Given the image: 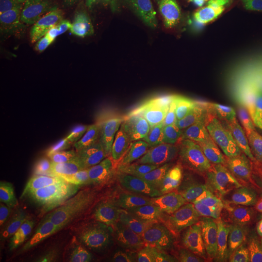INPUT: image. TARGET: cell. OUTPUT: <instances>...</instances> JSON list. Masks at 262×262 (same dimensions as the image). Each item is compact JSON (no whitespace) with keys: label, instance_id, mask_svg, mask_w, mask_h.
<instances>
[{"label":"cell","instance_id":"3957f363","mask_svg":"<svg viewBox=\"0 0 262 262\" xmlns=\"http://www.w3.org/2000/svg\"><path fill=\"white\" fill-rule=\"evenodd\" d=\"M44 8L0 28V60L8 70H21L47 54L41 38Z\"/></svg>","mask_w":262,"mask_h":262},{"label":"cell","instance_id":"8fae6325","mask_svg":"<svg viewBox=\"0 0 262 262\" xmlns=\"http://www.w3.org/2000/svg\"><path fill=\"white\" fill-rule=\"evenodd\" d=\"M179 251L157 250L150 253L143 262H173L178 255Z\"/></svg>","mask_w":262,"mask_h":262},{"label":"cell","instance_id":"e0dca14e","mask_svg":"<svg viewBox=\"0 0 262 262\" xmlns=\"http://www.w3.org/2000/svg\"><path fill=\"white\" fill-rule=\"evenodd\" d=\"M254 230H255V231H261V230H262V223H261V224H259V225H257V226H256V228H255V229H254Z\"/></svg>","mask_w":262,"mask_h":262},{"label":"cell","instance_id":"4fadbf2b","mask_svg":"<svg viewBox=\"0 0 262 262\" xmlns=\"http://www.w3.org/2000/svg\"><path fill=\"white\" fill-rule=\"evenodd\" d=\"M173 262H201L200 253L195 248L189 247L179 251L178 255Z\"/></svg>","mask_w":262,"mask_h":262},{"label":"cell","instance_id":"ba28073f","mask_svg":"<svg viewBox=\"0 0 262 262\" xmlns=\"http://www.w3.org/2000/svg\"><path fill=\"white\" fill-rule=\"evenodd\" d=\"M106 84V82H104L93 69H91L73 84L69 97L74 103L84 105Z\"/></svg>","mask_w":262,"mask_h":262},{"label":"cell","instance_id":"6da1fadb","mask_svg":"<svg viewBox=\"0 0 262 262\" xmlns=\"http://www.w3.org/2000/svg\"><path fill=\"white\" fill-rule=\"evenodd\" d=\"M114 15L98 0H53L42 24L43 44L67 50L86 30Z\"/></svg>","mask_w":262,"mask_h":262},{"label":"cell","instance_id":"5bb4252c","mask_svg":"<svg viewBox=\"0 0 262 262\" xmlns=\"http://www.w3.org/2000/svg\"><path fill=\"white\" fill-rule=\"evenodd\" d=\"M38 4L41 6V7H47L49 6L53 0H36Z\"/></svg>","mask_w":262,"mask_h":262},{"label":"cell","instance_id":"5b68a950","mask_svg":"<svg viewBox=\"0 0 262 262\" xmlns=\"http://www.w3.org/2000/svg\"><path fill=\"white\" fill-rule=\"evenodd\" d=\"M139 60L146 69L160 75L185 70L188 66L181 36L168 21L152 24Z\"/></svg>","mask_w":262,"mask_h":262},{"label":"cell","instance_id":"30bf717a","mask_svg":"<svg viewBox=\"0 0 262 262\" xmlns=\"http://www.w3.org/2000/svg\"><path fill=\"white\" fill-rule=\"evenodd\" d=\"M243 251L250 262H262V230L250 232Z\"/></svg>","mask_w":262,"mask_h":262},{"label":"cell","instance_id":"7a4b0ae2","mask_svg":"<svg viewBox=\"0 0 262 262\" xmlns=\"http://www.w3.org/2000/svg\"><path fill=\"white\" fill-rule=\"evenodd\" d=\"M127 38V27L115 14L86 30L66 50L59 66L61 84H73L96 61Z\"/></svg>","mask_w":262,"mask_h":262},{"label":"cell","instance_id":"277c9868","mask_svg":"<svg viewBox=\"0 0 262 262\" xmlns=\"http://www.w3.org/2000/svg\"><path fill=\"white\" fill-rule=\"evenodd\" d=\"M250 232L225 219H210L193 231L191 247L200 253L201 262H236Z\"/></svg>","mask_w":262,"mask_h":262},{"label":"cell","instance_id":"2e32d148","mask_svg":"<svg viewBox=\"0 0 262 262\" xmlns=\"http://www.w3.org/2000/svg\"><path fill=\"white\" fill-rule=\"evenodd\" d=\"M255 4H256L257 8L260 11L262 15V0H255Z\"/></svg>","mask_w":262,"mask_h":262},{"label":"cell","instance_id":"8992f818","mask_svg":"<svg viewBox=\"0 0 262 262\" xmlns=\"http://www.w3.org/2000/svg\"><path fill=\"white\" fill-rule=\"evenodd\" d=\"M144 46L134 39H124L112 51L101 56L94 67V72L108 83L114 74L140 59Z\"/></svg>","mask_w":262,"mask_h":262},{"label":"cell","instance_id":"7c38bea8","mask_svg":"<svg viewBox=\"0 0 262 262\" xmlns=\"http://www.w3.org/2000/svg\"><path fill=\"white\" fill-rule=\"evenodd\" d=\"M160 0H125L127 9L133 14H140L150 9Z\"/></svg>","mask_w":262,"mask_h":262},{"label":"cell","instance_id":"9c48e42d","mask_svg":"<svg viewBox=\"0 0 262 262\" xmlns=\"http://www.w3.org/2000/svg\"><path fill=\"white\" fill-rule=\"evenodd\" d=\"M230 2L231 0H171V9L178 17H183L189 10L199 4H205L214 8H225Z\"/></svg>","mask_w":262,"mask_h":262},{"label":"cell","instance_id":"9a60e30c","mask_svg":"<svg viewBox=\"0 0 262 262\" xmlns=\"http://www.w3.org/2000/svg\"><path fill=\"white\" fill-rule=\"evenodd\" d=\"M236 262H250L249 261V259H248V257H247V255H246V253H245L243 250H242V253L240 254V256H239L238 260Z\"/></svg>","mask_w":262,"mask_h":262},{"label":"cell","instance_id":"52a82bcc","mask_svg":"<svg viewBox=\"0 0 262 262\" xmlns=\"http://www.w3.org/2000/svg\"><path fill=\"white\" fill-rule=\"evenodd\" d=\"M44 7L36 0H0V28L23 19Z\"/></svg>","mask_w":262,"mask_h":262}]
</instances>
